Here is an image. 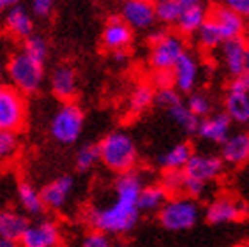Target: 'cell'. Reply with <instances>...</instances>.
Wrapping results in <instances>:
<instances>
[{
	"label": "cell",
	"instance_id": "28",
	"mask_svg": "<svg viewBox=\"0 0 249 247\" xmlns=\"http://www.w3.org/2000/svg\"><path fill=\"white\" fill-rule=\"evenodd\" d=\"M166 111H168V115L172 117L173 122L177 124L182 131H186V133H189V134L196 133L200 119H196V117L189 111V108H187L184 103H178V105L172 106V108L166 109Z\"/></svg>",
	"mask_w": 249,
	"mask_h": 247
},
{
	"label": "cell",
	"instance_id": "16",
	"mask_svg": "<svg viewBox=\"0 0 249 247\" xmlns=\"http://www.w3.org/2000/svg\"><path fill=\"white\" fill-rule=\"evenodd\" d=\"M244 214V207L239 201L231 200V198H217L212 201L205 210L207 223L214 224H228L239 221Z\"/></svg>",
	"mask_w": 249,
	"mask_h": 247
},
{
	"label": "cell",
	"instance_id": "5",
	"mask_svg": "<svg viewBox=\"0 0 249 247\" xmlns=\"http://www.w3.org/2000/svg\"><path fill=\"white\" fill-rule=\"evenodd\" d=\"M158 217L168 231H187L200 221V207L193 198H168L158 212Z\"/></svg>",
	"mask_w": 249,
	"mask_h": 247
},
{
	"label": "cell",
	"instance_id": "36",
	"mask_svg": "<svg viewBox=\"0 0 249 247\" xmlns=\"http://www.w3.org/2000/svg\"><path fill=\"white\" fill-rule=\"evenodd\" d=\"M154 103H158V105L164 109H170L172 106L178 105V103H182V101H180V95H178V92L175 90L173 87H168V88H161V90L156 92Z\"/></svg>",
	"mask_w": 249,
	"mask_h": 247
},
{
	"label": "cell",
	"instance_id": "50",
	"mask_svg": "<svg viewBox=\"0 0 249 247\" xmlns=\"http://www.w3.org/2000/svg\"><path fill=\"white\" fill-rule=\"evenodd\" d=\"M2 11H4V9H2V5H0V15H2Z\"/></svg>",
	"mask_w": 249,
	"mask_h": 247
},
{
	"label": "cell",
	"instance_id": "2",
	"mask_svg": "<svg viewBox=\"0 0 249 247\" xmlns=\"http://www.w3.org/2000/svg\"><path fill=\"white\" fill-rule=\"evenodd\" d=\"M99 148V162L105 164L110 171L122 175L134 171L138 162V147L133 136L125 131H111L101 140L97 145Z\"/></svg>",
	"mask_w": 249,
	"mask_h": 247
},
{
	"label": "cell",
	"instance_id": "29",
	"mask_svg": "<svg viewBox=\"0 0 249 247\" xmlns=\"http://www.w3.org/2000/svg\"><path fill=\"white\" fill-rule=\"evenodd\" d=\"M196 34H198V43H200L201 48H205V50H214V48H219L221 44L225 43V39L221 35L217 25L209 18V15H207L205 23L201 25Z\"/></svg>",
	"mask_w": 249,
	"mask_h": 247
},
{
	"label": "cell",
	"instance_id": "45",
	"mask_svg": "<svg viewBox=\"0 0 249 247\" xmlns=\"http://www.w3.org/2000/svg\"><path fill=\"white\" fill-rule=\"evenodd\" d=\"M113 57H115L117 62L125 60V52H115V53H113Z\"/></svg>",
	"mask_w": 249,
	"mask_h": 247
},
{
	"label": "cell",
	"instance_id": "46",
	"mask_svg": "<svg viewBox=\"0 0 249 247\" xmlns=\"http://www.w3.org/2000/svg\"><path fill=\"white\" fill-rule=\"evenodd\" d=\"M246 71L249 72V44L246 46Z\"/></svg>",
	"mask_w": 249,
	"mask_h": 247
},
{
	"label": "cell",
	"instance_id": "14",
	"mask_svg": "<svg viewBox=\"0 0 249 247\" xmlns=\"http://www.w3.org/2000/svg\"><path fill=\"white\" fill-rule=\"evenodd\" d=\"M172 80L177 92H193L200 80V66L196 58L184 53L172 69Z\"/></svg>",
	"mask_w": 249,
	"mask_h": 247
},
{
	"label": "cell",
	"instance_id": "39",
	"mask_svg": "<svg viewBox=\"0 0 249 247\" xmlns=\"http://www.w3.org/2000/svg\"><path fill=\"white\" fill-rule=\"evenodd\" d=\"M30 7H32V15L44 18L52 13L53 0H30Z\"/></svg>",
	"mask_w": 249,
	"mask_h": 247
},
{
	"label": "cell",
	"instance_id": "13",
	"mask_svg": "<svg viewBox=\"0 0 249 247\" xmlns=\"http://www.w3.org/2000/svg\"><path fill=\"white\" fill-rule=\"evenodd\" d=\"M196 134L209 143L223 145L231 134V120L226 113H211L205 119H200Z\"/></svg>",
	"mask_w": 249,
	"mask_h": 247
},
{
	"label": "cell",
	"instance_id": "1",
	"mask_svg": "<svg viewBox=\"0 0 249 247\" xmlns=\"http://www.w3.org/2000/svg\"><path fill=\"white\" fill-rule=\"evenodd\" d=\"M143 187V178L136 171L122 173L113 184V198L110 203L87 210L85 221L92 229L113 235H127L140 221L138 196Z\"/></svg>",
	"mask_w": 249,
	"mask_h": 247
},
{
	"label": "cell",
	"instance_id": "4",
	"mask_svg": "<svg viewBox=\"0 0 249 247\" xmlns=\"http://www.w3.org/2000/svg\"><path fill=\"white\" fill-rule=\"evenodd\" d=\"M85 125V113L76 103H62L50 120V134L60 145H72L80 140Z\"/></svg>",
	"mask_w": 249,
	"mask_h": 247
},
{
	"label": "cell",
	"instance_id": "25",
	"mask_svg": "<svg viewBox=\"0 0 249 247\" xmlns=\"http://www.w3.org/2000/svg\"><path fill=\"white\" fill-rule=\"evenodd\" d=\"M207 15H209V13H207V7L203 4L186 7V9H182V13H180V16H178L175 25H177V29L180 30V34L191 35V34H196L201 25L205 23Z\"/></svg>",
	"mask_w": 249,
	"mask_h": 247
},
{
	"label": "cell",
	"instance_id": "10",
	"mask_svg": "<svg viewBox=\"0 0 249 247\" xmlns=\"http://www.w3.org/2000/svg\"><path fill=\"white\" fill-rule=\"evenodd\" d=\"M119 18L131 30H149L156 23L154 4L147 0H124Z\"/></svg>",
	"mask_w": 249,
	"mask_h": 247
},
{
	"label": "cell",
	"instance_id": "20",
	"mask_svg": "<svg viewBox=\"0 0 249 247\" xmlns=\"http://www.w3.org/2000/svg\"><path fill=\"white\" fill-rule=\"evenodd\" d=\"M221 159L228 164L239 166L249 161V134L235 133L230 134L226 141L221 145Z\"/></svg>",
	"mask_w": 249,
	"mask_h": 247
},
{
	"label": "cell",
	"instance_id": "27",
	"mask_svg": "<svg viewBox=\"0 0 249 247\" xmlns=\"http://www.w3.org/2000/svg\"><path fill=\"white\" fill-rule=\"evenodd\" d=\"M156 99V90L154 87L149 83H142V85L134 87L133 92L129 95V101H127V108H129V113L140 115L143 113L145 109L150 108V105Z\"/></svg>",
	"mask_w": 249,
	"mask_h": 247
},
{
	"label": "cell",
	"instance_id": "47",
	"mask_svg": "<svg viewBox=\"0 0 249 247\" xmlns=\"http://www.w3.org/2000/svg\"><path fill=\"white\" fill-rule=\"evenodd\" d=\"M111 247H131L129 244H124V242H120V244H115V246H111Z\"/></svg>",
	"mask_w": 249,
	"mask_h": 247
},
{
	"label": "cell",
	"instance_id": "19",
	"mask_svg": "<svg viewBox=\"0 0 249 247\" xmlns=\"http://www.w3.org/2000/svg\"><path fill=\"white\" fill-rule=\"evenodd\" d=\"M246 41L242 37H235L230 41H225L221 44V58L225 64L226 71L231 76H239L246 71Z\"/></svg>",
	"mask_w": 249,
	"mask_h": 247
},
{
	"label": "cell",
	"instance_id": "42",
	"mask_svg": "<svg viewBox=\"0 0 249 247\" xmlns=\"http://www.w3.org/2000/svg\"><path fill=\"white\" fill-rule=\"evenodd\" d=\"M177 2L180 4V7H182V9H186V7H193V5L203 4V0H177Z\"/></svg>",
	"mask_w": 249,
	"mask_h": 247
},
{
	"label": "cell",
	"instance_id": "22",
	"mask_svg": "<svg viewBox=\"0 0 249 247\" xmlns=\"http://www.w3.org/2000/svg\"><path fill=\"white\" fill-rule=\"evenodd\" d=\"M16 196H18L19 209L23 210V214L29 217H39L44 212L43 200H41V191L32 185L30 182H19L16 187Z\"/></svg>",
	"mask_w": 249,
	"mask_h": 247
},
{
	"label": "cell",
	"instance_id": "26",
	"mask_svg": "<svg viewBox=\"0 0 249 247\" xmlns=\"http://www.w3.org/2000/svg\"><path fill=\"white\" fill-rule=\"evenodd\" d=\"M166 200L168 193L161 187V184L143 185L138 196V209L140 212H159Z\"/></svg>",
	"mask_w": 249,
	"mask_h": 247
},
{
	"label": "cell",
	"instance_id": "9",
	"mask_svg": "<svg viewBox=\"0 0 249 247\" xmlns=\"http://www.w3.org/2000/svg\"><path fill=\"white\" fill-rule=\"evenodd\" d=\"M39 191H41L44 210L60 212L67 205V201L71 200V194L74 191V178L71 175H60Z\"/></svg>",
	"mask_w": 249,
	"mask_h": 247
},
{
	"label": "cell",
	"instance_id": "12",
	"mask_svg": "<svg viewBox=\"0 0 249 247\" xmlns=\"http://www.w3.org/2000/svg\"><path fill=\"white\" fill-rule=\"evenodd\" d=\"M50 90L62 103H69L78 92L76 71L67 64H60L50 74Z\"/></svg>",
	"mask_w": 249,
	"mask_h": 247
},
{
	"label": "cell",
	"instance_id": "31",
	"mask_svg": "<svg viewBox=\"0 0 249 247\" xmlns=\"http://www.w3.org/2000/svg\"><path fill=\"white\" fill-rule=\"evenodd\" d=\"M29 57H32L34 60L44 62L48 60V55H50V44L48 41L43 37V35H37V34H32L30 37H27L23 41V48H21Z\"/></svg>",
	"mask_w": 249,
	"mask_h": 247
},
{
	"label": "cell",
	"instance_id": "3",
	"mask_svg": "<svg viewBox=\"0 0 249 247\" xmlns=\"http://www.w3.org/2000/svg\"><path fill=\"white\" fill-rule=\"evenodd\" d=\"M4 72L9 85L23 95L39 92L44 83V64L34 60L23 50L15 52L7 58Z\"/></svg>",
	"mask_w": 249,
	"mask_h": 247
},
{
	"label": "cell",
	"instance_id": "6",
	"mask_svg": "<svg viewBox=\"0 0 249 247\" xmlns=\"http://www.w3.org/2000/svg\"><path fill=\"white\" fill-rule=\"evenodd\" d=\"M149 62L154 71H172L178 58L186 53L182 37L164 30H156L150 34Z\"/></svg>",
	"mask_w": 249,
	"mask_h": 247
},
{
	"label": "cell",
	"instance_id": "34",
	"mask_svg": "<svg viewBox=\"0 0 249 247\" xmlns=\"http://www.w3.org/2000/svg\"><path fill=\"white\" fill-rule=\"evenodd\" d=\"M187 108H189V111H191L196 119H205V117H209L212 111V103L211 99L207 97V95L203 94H193L189 99H187Z\"/></svg>",
	"mask_w": 249,
	"mask_h": 247
},
{
	"label": "cell",
	"instance_id": "48",
	"mask_svg": "<svg viewBox=\"0 0 249 247\" xmlns=\"http://www.w3.org/2000/svg\"><path fill=\"white\" fill-rule=\"evenodd\" d=\"M2 76H4V67H2V64H0V80H2Z\"/></svg>",
	"mask_w": 249,
	"mask_h": 247
},
{
	"label": "cell",
	"instance_id": "24",
	"mask_svg": "<svg viewBox=\"0 0 249 247\" xmlns=\"http://www.w3.org/2000/svg\"><path fill=\"white\" fill-rule=\"evenodd\" d=\"M225 106H226L225 113L228 115V119L231 122H237V124L249 122V94L230 88V92L226 95Z\"/></svg>",
	"mask_w": 249,
	"mask_h": 247
},
{
	"label": "cell",
	"instance_id": "44",
	"mask_svg": "<svg viewBox=\"0 0 249 247\" xmlns=\"http://www.w3.org/2000/svg\"><path fill=\"white\" fill-rule=\"evenodd\" d=\"M0 247H18V242L7 240V238H0Z\"/></svg>",
	"mask_w": 249,
	"mask_h": 247
},
{
	"label": "cell",
	"instance_id": "18",
	"mask_svg": "<svg viewBox=\"0 0 249 247\" xmlns=\"http://www.w3.org/2000/svg\"><path fill=\"white\" fill-rule=\"evenodd\" d=\"M209 18L217 25L221 35L225 41H230L235 37H242L246 21L242 16H239L233 11L226 9L225 5H216L214 9L209 13Z\"/></svg>",
	"mask_w": 249,
	"mask_h": 247
},
{
	"label": "cell",
	"instance_id": "40",
	"mask_svg": "<svg viewBox=\"0 0 249 247\" xmlns=\"http://www.w3.org/2000/svg\"><path fill=\"white\" fill-rule=\"evenodd\" d=\"M173 85L172 80V71H156L152 78V87H158L159 90L161 88H168V87Z\"/></svg>",
	"mask_w": 249,
	"mask_h": 247
},
{
	"label": "cell",
	"instance_id": "41",
	"mask_svg": "<svg viewBox=\"0 0 249 247\" xmlns=\"http://www.w3.org/2000/svg\"><path fill=\"white\" fill-rule=\"evenodd\" d=\"M230 88L233 90H239V92H244V94H249V72L244 71L242 74L235 78V81L231 83Z\"/></svg>",
	"mask_w": 249,
	"mask_h": 247
},
{
	"label": "cell",
	"instance_id": "32",
	"mask_svg": "<svg viewBox=\"0 0 249 247\" xmlns=\"http://www.w3.org/2000/svg\"><path fill=\"white\" fill-rule=\"evenodd\" d=\"M180 13H182V7L177 0H158L154 4V15L161 23H177Z\"/></svg>",
	"mask_w": 249,
	"mask_h": 247
},
{
	"label": "cell",
	"instance_id": "30",
	"mask_svg": "<svg viewBox=\"0 0 249 247\" xmlns=\"http://www.w3.org/2000/svg\"><path fill=\"white\" fill-rule=\"evenodd\" d=\"M97 162H99V148L94 143H87L83 147L78 148L76 156H74V166L80 173L94 170Z\"/></svg>",
	"mask_w": 249,
	"mask_h": 247
},
{
	"label": "cell",
	"instance_id": "21",
	"mask_svg": "<svg viewBox=\"0 0 249 247\" xmlns=\"http://www.w3.org/2000/svg\"><path fill=\"white\" fill-rule=\"evenodd\" d=\"M29 217L13 209H0V238L18 242L29 226Z\"/></svg>",
	"mask_w": 249,
	"mask_h": 247
},
{
	"label": "cell",
	"instance_id": "17",
	"mask_svg": "<svg viewBox=\"0 0 249 247\" xmlns=\"http://www.w3.org/2000/svg\"><path fill=\"white\" fill-rule=\"evenodd\" d=\"M4 29L13 39L25 41L34 34V15H30L23 5H15L5 13Z\"/></svg>",
	"mask_w": 249,
	"mask_h": 247
},
{
	"label": "cell",
	"instance_id": "33",
	"mask_svg": "<svg viewBox=\"0 0 249 247\" xmlns=\"http://www.w3.org/2000/svg\"><path fill=\"white\" fill-rule=\"evenodd\" d=\"M19 150V140L16 133L0 131V164L9 162Z\"/></svg>",
	"mask_w": 249,
	"mask_h": 247
},
{
	"label": "cell",
	"instance_id": "11",
	"mask_svg": "<svg viewBox=\"0 0 249 247\" xmlns=\"http://www.w3.org/2000/svg\"><path fill=\"white\" fill-rule=\"evenodd\" d=\"M182 173L187 178L207 184L223 173V159L217 156H209V154H193Z\"/></svg>",
	"mask_w": 249,
	"mask_h": 247
},
{
	"label": "cell",
	"instance_id": "23",
	"mask_svg": "<svg viewBox=\"0 0 249 247\" xmlns=\"http://www.w3.org/2000/svg\"><path fill=\"white\" fill-rule=\"evenodd\" d=\"M193 154L189 143H177L159 156V164L164 171H182Z\"/></svg>",
	"mask_w": 249,
	"mask_h": 247
},
{
	"label": "cell",
	"instance_id": "37",
	"mask_svg": "<svg viewBox=\"0 0 249 247\" xmlns=\"http://www.w3.org/2000/svg\"><path fill=\"white\" fill-rule=\"evenodd\" d=\"M111 238L106 233L90 229L82 240V247H111Z\"/></svg>",
	"mask_w": 249,
	"mask_h": 247
},
{
	"label": "cell",
	"instance_id": "43",
	"mask_svg": "<svg viewBox=\"0 0 249 247\" xmlns=\"http://www.w3.org/2000/svg\"><path fill=\"white\" fill-rule=\"evenodd\" d=\"M21 0H0V5H2V9H11V7H15V5H19Z\"/></svg>",
	"mask_w": 249,
	"mask_h": 247
},
{
	"label": "cell",
	"instance_id": "35",
	"mask_svg": "<svg viewBox=\"0 0 249 247\" xmlns=\"http://www.w3.org/2000/svg\"><path fill=\"white\" fill-rule=\"evenodd\" d=\"M182 182H184L182 171H164L163 180H161V187L166 191L168 194H175V193L182 191Z\"/></svg>",
	"mask_w": 249,
	"mask_h": 247
},
{
	"label": "cell",
	"instance_id": "8",
	"mask_svg": "<svg viewBox=\"0 0 249 247\" xmlns=\"http://www.w3.org/2000/svg\"><path fill=\"white\" fill-rule=\"evenodd\" d=\"M62 246V229L53 219H37L29 223L18 247H60Z\"/></svg>",
	"mask_w": 249,
	"mask_h": 247
},
{
	"label": "cell",
	"instance_id": "15",
	"mask_svg": "<svg viewBox=\"0 0 249 247\" xmlns=\"http://www.w3.org/2000/svg\"><path fill=\"white\" fill-rule=\"evenodd\" d=\"M101 41H103V46L111 53L125 52L133 43V30L120 18H111L103 30Z\"/></svg>",
	"mask_w": 249,
	"mask_h": 247
},
{
	"label": "cell",
	"instance_id": "7",
	"mask_svg": "<svg viewBox=\"0 0 249 247\" xmlns=\"http://www.w3.org/2000/svg\"><path fill=\"white\" fill-rule=\"evenodd\" d=\"M29 105L23 94L11 85L0 83V131L18 133L25 127Z\"/></svg>",
	"mask_w": 249,
	"mask_h": 247
},
{
	"label": "cell",
	"instance_id": "49",
	"mask_svg": "<svg viewBox=\"0 0 249 247\" xmlns=\"http://www.w3.org/2000/svg\"><path fill=\"white\" fill-rule=\"evenodd\" d=\"M242 247H249V242H246V244H244V246H242Z\"/></svg>",
	"mask_w": 249,
	"mask_h": 247
},
{
	"label": "cell",
	"instance_id": "38",
	"mask_svg": "<svg viewBox=\"0 0 249 247\" xmlns=\"http://www.w3.org/2000/svg\"><path fill=\"white\" fill-rule=\"evenodd\" d=\"M221 5L233 11L242 18H249V0H221Z\"/></svg>",
	"mask_w": 249,
	"mask_h": 247
}]
</instances>
